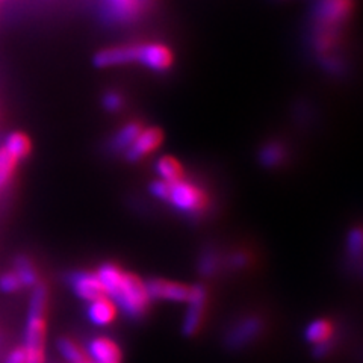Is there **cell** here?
I'll list each match as a JSON object with an SVG mask.
<instances>
[{"mask_svg": "<svg viewBox=\"0 0 363 363\" xmlns=\"http://www.w3.org/2000/svg\"><path fill=\"white\" fill-rule=\"evenodd\" d=\"M14 267H16L14 271H16V274L18 276L23 288H32V286L37 285V283H38L37 269L28 257L18 256L14 260Z\"/></svg>", "mask_w": 363, "mask_h": 363, "instance_id": "cell-20", "label": "cell"}, {"mask_svg": "<svg viewBox=\"0 0 363 363\" xmlns=\"http://www.w3.org/2000/svg\"><path fill=\"white\" fill-rule=\"evenodd\" d=\"M332 347H333L332 339L330 340H325V342H321V344H316L315 350H313V354L316 357H325L328 353H330Z\"/></svg>", "mask_w": 363, "mask_h": 363, "instance_id": "cell-30", "label": "cell"}, {"mask_svg": "<svg viewBox=\"0 0 363 363\" xmlns=\"http://www.w3.org/2000/svg\"><path fill=\"white\" fill-rule=\"evenodd\" d=\"M333 335V325L327 320H315L312 321L308 328H306L304 336L308 342L316 345L325 342V340H330Z\"/></svg>", "mask_w": 363, "mask_h": 363, "instance_id": "cell-19", "label": "cell"}, {"mask_svg": "<svg viewBox=\"0 0 363 363\" xmlns=\"http://www.w3.org/2000/svg\"><path fill=\"white\" fill-rule=\"evenodd\" d=\"M101 104H104V108L109 112H118L123 108V97L121 94H118L117 91H108V93L104 96V100H101Z\"/></svg>", "mask_w": 363, "mask_h": 363, "instance_id": "cell-26", "label": "cell"}, {"mask_svg": "<svg viewBox=\"0 0 363 363\" xmlns=\"http://www.w3.org/2000/svg\"><path fill=\"white\" fill-rule=\"evenodd\" d=\"M169 188H172V184H168L165 180L157 179L155 180L153 184L150 185V194L153 197H156L157 200H162V201H168L169 197Z\"/></svg>", "mask_w": 363, "mask_h": 363, "instance_id": "cell-27", "label": "cell"}, {"mask_svg": "<svg viewBox=\"0 0 363 363\" xmlns=\"http://www.w3.org/2000/svg\"><path fill=\"white\" fill-rule=\"evenodd\" d=\"M141 130L143 128L140 123H128L126 126H123L116 135H113V138L111 140V149L113 152H126Z\"/></svg>", "mask_w": 363, "mask_h": 363, "instance_id": "cell-16", "label": "cell"}, {"mask_svg": "<svg viewBox=\"0 0 363 363\" xmlns=\"http://www.w3.org/2000/svg\"><path fill=\"white\" fill-rule=\"evenodd\" d=\"M4 147L14 157H17L18 161H21V159L28 157V155L30 153L32 143H30L28 135L21 133V132H14V133H9L6 136Z\"/></svg>", "mask_w": 363, "mask_h": 363, "instance_id": "cell-18", "label": "cell"}, {"mask_svg": "<svg viewBox=\"0 0 363 363\" xmlns=\"http://www.w3.org/2000/svg\"><path fill=\"white\" fill-rule=\"evenodd\" d=\"M206 288L203 285H194L191 286L189 297H188V309L184 320V325H182V330L186 336H192L199 332V328L203 321V313H204V304H206Z\"/></svg>", "mask_w": 363, "mask_h": 363, "instance_id": "cell-6", "label": "cell"}, {"mask_svg": "<svg viewBox=\"0 0 363 363\" xmlns=\"http://www.w3.org/2000/svg\"><path fill=\"white\" fill-rule=\"evenodd\" d=\"M86 356L97 363H120L121 350L109 337H94L86 345Z\"/></svg>", "mask_w": 363, "mask_h": 363, "instance_id": "cell-13", "label": "cell"}, {"mask_svg": "<svg viewBox=\"0 0 363 363\" xmlns=\"http://www.w3.org/2000/svg\"><path fill=\"white\" fill-rule=\"evenodd\" d=\"M173 52L161 43H147L138 45L136 62L150 68L153 72H167L173 65Z\"/></svg>", "mask_w": 363, "mask_h": 363, "instance_id": "cell-5", "label": "cell"}, {"mask_svg": "<svg viewBox=\"0 0 363 363\" xmlns=\"http://www.w3.org/2000/svg\"><path fill=\"white\" fill-rule=\"evenodd\" d=\"M144 0H104L105 16L112 23H128L141 14Z\"/></svg>", "mask_w": 363, "mask_h": 363, "instance_id": "cell-12", "label": "cell"}, {"mask_svg": "<svg viewBox=\"0 0 363 363\" xmlns=\"http://www.w3.org/2000/svg\"><path fill=\"white\" fill-rule=\"evenodd\" d=\"M286 159V149L285 145L272 141L265 144L259 152V161L267 168H276Z\"/></svg>", "mask_w": 363, "mask_h": 363, "instance_id": "cell-17", "label": "cell"}, {"mask_svg": "<svg viewBox=\"0 0 363 363\" xmlns=\"http://www.w3.org/2000/svg\"><path fill=\"white\" fill-rule=\"evenodd\" d=\"M68 283H70V286L77 297L86 303L106 297L105 289L101 286L96 272L76 271L68 276Z\"/></svg>", "mask_w": 363, "mask_h": 363, "instance_id": "cell-8", "label": "cell"}, {"mask_svg": "<svg viewBox=\"0 0 363 363\" xmlns=\"http://www.w3.org/2000/svg\"><path fill=\"white\" fill-rule=\"evenodd\" d=\"M23 288L21 281L18 276L16 274V271H6L0 276V291L6 292V294H13L17 292Z\"/></svg>", "mask_w": 363, "mask_h": 363, "instance_id": "cell-24", "label": "cell"}, {"mask_svg": "<svg viewBox=\"0 0 363 363\" xmlns=\"http://www.w3.org/2000/svg\"><path fill=\"white\" fill-rule=\"evenodd\" d=\"M58 350L61 356L68 362V363H88L89 357L86 356L85 350L79 347L74 340L62 337L58 342Z\"/></svg>", "mask_w": 363, "mask_h": 363, "instance_id": "cell-21", "label": "cell"}, {"mask_svg": "<svg viewBox=\"0 0 363 363\" xmlns=\"http://www.w3.org/2000/svg\"><path fill=\"white\" fill-rule=\"evenodd\" d=\"M168 203L182 213L199 215L208 208V196L199 185L182 179L172 184Z\"/></svg>", "mask_w": 363, "mask_h": 363, "instance_id": "cell-3", "label": "cell"}, {"mask_svg": "<svg viewBox=\"0 0 363 363\" xmlns=\"http://www.w3.org/2000/svg\"><path fill=\"white\" fill-rule=\"evenodd\" d=\"M88 363H97V362H93V360H89V362H88Z\"/></svg>", "mask_w": 363, "mask_h": 363, "instance_id": "cell-31", "label": "cell"}, {"mask_svg": "<svg viewBox=\"0 0 363 363\" xmlns=\"http://www.w3.org/2000/svg\"><path fill=\"white\" fill-rule=\"evenodd\" d=\"M4 363H26V353H25V348L18 347L16 350L11 351L8 354V357L5 359Z\"/></svg>", "mask_w": 363, "mask_h": 363, "instance_id": "cell-28", "label": "cell"}, {"mask_svg": "<svg viewBox=\"0 0 363 363\" xmlns=\"http://www.w3.org/2000/svg\"><path fill=\"white\" fill-rule=\"evenodd\" d=\"M145 288L150 300H165L176 303H186L191 291V286L164 279H152L145 283Z\"/></svg>", "mask_w": 363, "mask_h": 363, "instance_id": "cell-9", "label": "cell"}, {"mask_svg": "<svg viewBox=\"0 0 363 363\" xmlns=\"http://www.w3.org/2000/svg\"><path fill=\"white\" fill-rule=\"evenodd\" d=\"M18 162V159L11 155L5 147L0 149V189L5 188L13 179Z\"/></svg>", "mask_w": 363, "mask_h": 363, "instance_id": "cell-22", "label": "cell"}, {"mask_svg": "<svg viewBox=\"0 0 363 363\" xmlns=\"http://www.w3.org/2000/svg\"><path fill=\"white\" fill-rule=\"evenodd\" d=\"M351 13V0H321L316 6L315 18L318 28L336 29L348 18Z\"/></svg>", "mask_w": 363, "mask_h": 363, "instance_id": "cell-4", "label": "cell"}, {"mask_svg": "<svg viewBox=\"0 0 363 363\" xmlns=\"http://www.w3.org/2000/svg\"><path fill=\"white\" fill-rule=\"evenodd\" d=\"M262 330H264V323L260 318L247 316L244 320L238 321L230 328V332L225 336V342L233 350L242 348V347H247L248 344H252L253 340L262 333Z\"/></svg>", "mask_w": 363, "mask_h": 363, "instance_id": "cell-7", "label": "cell"}, {"mask_svg": "<svg viewBox=\"0 0 363 363\" xmlns=\"http://www.w3.org/2000/svg\"><path fill=\"white\" fill-rule=\"evenodd\" d=\"M106 297L130 318H140L150 304L145 283L132 272L113 264H104L96 272Z\"/></svg>", "mask_w": 363, "mask_h": 363, "instance_id": "cell-1", "label": "cell"}, {"mask_svg": "<svg viewBox=\"0 0 363 363\" xmlns=\"http://www.w3.org/2000/svg\"><path fill=\"white\" fill-rule=\"evenodd\" d=\"M229 264L232 268H236V269H241L244 267H247L248 264V256L242 252H238V253H233L229 259Z\"/></svg>", "mask_w": 363, "mask_h": 363, "instance_id": "cell-29", "label": "cell"}, {"mask_svg": "<svg viewBox=\"0 0 363 363\" xmlns=\"http://www.w3.org/2000/svg\"><path fill=\"white\" fill-rule=\"evenodd\" d=\"M164 141V133L157 128H147L140 132L135 141L129 145V149L124 152L126 153L128 161L138 162L147 155L155 152L159 145Z\"/></svg>", "mask_w": 363, "mask_h": 363, "instance_id": "cell-10", "label": "cell"}, {"mask_svg": "<svg viewBox=\"0 0 363 363\" xmlns=\"http://www.w3.org/2000/svg\"><path fill=\"white\" fill-rule=\"evenodd\" d=\"M138 45L140 44H126L101 50L96 55L94 64L99 68H108L136 62V58H138Z\"/></svg>", "mask_w": 363, "mask_h": 363, "instance_id": "cell-11", "label": "cell"}, {"mask_svg": "<svg viewBox=\"0 0 363 363\" xmlns=\"http://www.w3.org/2000/svg\"><path fill=\"white\" fill-rule=\"evenodd\" d=\"M88 320L97 327H105L113 323L117 316V306L108 297H101L91 301L88 306Z\"/></svg>", "mask_w": 363, "mask_h": 363, "instance_id": "cell-14", "label": "cell"}, {"mask_svg": "<svg viewBox=\"0 0 363 363\" xmlns=\"http://www.w3.org/2000/svg\"><path fill=\"white\" fill-rule=\"evenodd\" d=\"M347 250H348V255L351 257L360 259V256H362V230L357 229V227L351 230L348 235Z\"/></svg>", "mask_w": 363, "mask_h": 363, "instance_id": "cell-25", "label": "cell"}, {"mask_svg": "<svg viewBox=\"0 0 363 363\" xmlns=\"http://www.w3.org/2000/svg\"><path fill=\"white\" fill-rule=\"evenodd\" d=\"M45 308H48V288L41 283L33 286L29 303L26 330H25V353L26 363H44L45 344Z\"/></svg>", "mask_w": 363, "mask_h": 363, "instance_id": "cell-2", "label": "cell"}, {"mask_svg": "<svg viewBox=\"0 0 363 363\" xmlns=\"http://www.w3.org/2000/svg\"><path fill=\"white\" fill-rule=\"evenodd\" d=\"M218 265L220 260L217 252H213V250L209 248L199 259V272L204 277H211L218 271Z\"/></svg>", "mask_w": 363, "mask_h": 363, "instance_id": "cell-23", "label": "cell"}, {"mask_svg": "<svg viewBox=\"0 0 363 363\" xmlns=\"http://www.w3.org/2000/svg\"><path fill=\"white\" fill-rule=\"evenodd\" d=\"M156 173L161 180L174 184L184 179V168H182L177 159L172 156H164L156 162Z\"/></svg>", "mask_w": 363, "mask_h": 363, "instance_id": "cell-15", "label": "cell"}]
</instances>
